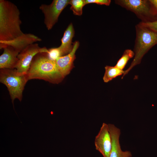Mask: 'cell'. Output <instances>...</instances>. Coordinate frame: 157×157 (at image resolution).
Here are the masks:
<instances>
[{
    "label": "cell",
    "instance_id": "cell-1",
    "mask_svg": "<svg viewBox=\"0 0 157 157\" xmlns=\"http://www.w3.org/2000/svg\"><path fill=\"white\" fill-rule=\"evenodd\" d=\"M20 12L14 3L0 0V41L13 40L23 34Z\"/></svg>",
    "mask_w": 157,
    "mask_h": 157
},
{
    "label": "cell",
    "instance_id": "cell-2",
    "mask_svg": "<svg viewBox=\"0 0 157 157\" xmlns=\"http://www.w3.org/2000/svg\"><path fill=\"white\" fill-rule=\"evenodd\" d=\"M26 75L28 80L41 79L54 84L64 78L55 61L50 60L46 52L38 53L34 57Z\"/></svg>",
    "mask_w": 157,
    "mask_h": 157
},
{
    "label": "cell",
    "instance_id": "cell-3",
    "mask_svg": "<svg viewBox=\"0 0 157 157\" xmlns=\"http://www.w3.org/2000/svg\"><path fill=\"white\" fill-rule=\"evenodd\" d=\"M136 37L133 51L134 58L129 68L124 71V77L136 65L139 64L145 54L157 44V32L142 25L139 23L135 26Z\"/></svg>",
    "mask_w": 157,
    "mask_h": 157
},
{
    "label": "cell",
    "instance_id": "cell-4",
    "mask_svg": "<svg viewBox=\"0 0 157 157\" xmlns=\"http://www.w3.org/2000/svg\"><path fill=\"white\" fill-rule=\"evenodd\" d=\"M28 79L26 74L18 72L15 69H0V82L7 87L13 105L15 99L21 102L25 86Z\"/></svg>",
    "mask_w": 157,
    "mask_h": 157
},
{
    "label": "cell",
    "instance_id": "cell-5",
    "mask_svg": "<svg viewBox=\"0 0 157 157\" xmlns=\"http://www.w3.org/2000/svg\"><path fill=\"white\" fill-rule=\"evenodd\" d=\"M116 4L134 13L143 22L157 20V12L150 0H117Z\"/></svg>",
    "mask_w": 157,
    "mask_h": 157
},
{
    "label": "cell",
    "instance_id": "cell-6",
    "mask_svg": "<svg viewBox=\"0 0 157 157\" xmlns=\"http://www.w3.org/2000/svg\"><path fill=\"white\" fill-rule=\"evenodd\" d=\"M69 1L53 0L49 5L43 4L40 6L39 9L44 15V23L48 30H51L57 22L60 14Z\"/></svg>",
    "mask_w": 157,
    "mask_h": 157
},
{
    "label": "cell",
    "instance_id": "cell-7",
    "mask_svg": "<svg viewBox=\"0 0 157 157\" xmlns=\"http://www.w3.org/2000/svg\"><path fill=\"white\" fill-rule=\"evenodd\" d=\"M48 50L46 47L41 48L36 43L28 45L18 55V61L15 69L18 72L26 74L34 57L39 53H47Z\"/></svg>",
    "mask_w": 157,
    "mask_h": 157
},
{
    "label": "cell",
    "instance_id": "cell-8",
    "mask_svg": "<svg viewBox=\"0 0 157 157\" xmlns=\"http://www.w3.org/2000/svg\"><path fill=\"white\" fill-rule=\"evenodd\" d=\"M94 143L96 150L103 157H109L112 149V142L108 124L103 123L95 137Z\"/></svg>",
    "mask_w": 157,
    "mask_h": 157
},
{
    "label": "cell",
    "instance_id": "cell-9",
    "mask_svg": "<svg viewBox=\"0 0 157 157\" xmlns=\"http://www.w3.org/2000/svg\"><path fill=\"white\" fill-rule=\"evenodd\" d=\"M41 41V38L33 34L24 33L11 40L0 41V49H2L6 46H10L19 53L28 45Z\"/></svg>",
    "mask_w": 157,
    "mask_h": 157
},
{
    "label": "cell",
    "instance_id": "cell-10",
    "mask_svg": "<svg viewBox=\"0 0 157 157\" xmlns=\"http://www.w3.org/2000/svg\"><path fill=\"white\" fill-rule=\"evenodd\" d=\"M108 125L112 142L109 157H131L132 155L130 151H123L121 149L119 142L120 129L113 124H109Z\"/></svg>",
    "mask_w": 157,
    "mask_h": 157
},
{
    "label": "cell",
    "instance_id": "cell-11",
    "mask_svg": "<svg viewBox=\"0 0 157 157\" xmlns=\"http://www.w3.org/2000/svg\"><path fill=\"white\" fill-rule=\"evenodd\" d=\"M79 46L78 42L75 41L72 50L69 53L59 57L55 61L58 69L64 77L69 73L73 67V62L76 58L75 52Z\"/></svg>",
    "mask_w": 157,
    "mask_h": 157
},
{
    "label": "cell",
    "instance_id": "cell-12",
    "mask_svg": "<svg viewBox=\"0 0 157 157\" xmlns=\"http://www.w3.org/2000/svg\"><path fill=\"white\" fill-rule=\"evenodd\" d=\"M3 51L0 56V69H15L19 53L10 46L4 47Z\"/></svg>",
    "mask_w": 157,
    "mask_h": 157
},
{
    "label": "cell",
    "instance_id": "cell-13",
    "mask_svg": "<svg viewBox=\"0 0 157 157\" xmlns=\"http://www.w3.org/2000/svg\"><path fill=\"white\" fill-rule=\"evenodd\" d=\"M74 34V31L72 24H70L65 31L61 39V44L58 47L62 56L69 53L72 50V39Z\"/></svg>",
    "mask_w": 157,
    "mask_h": 157
},
{
    "label": "cell",
    "instance_id": "cell-14",
    "mask_svg": "<svg viewBox=\"0 0 157 157\" xmlns=\"http://www.w3.org/2000/svg\"><path fill=\"white\" fill-rule=\"evenodd\" d=\"M105 68V71L103 80L105 83H108L116 77L123 75L124 72V71L119 69L115 66L107 65Z\"/></svg>",
    "mask_w": 157,
    "mask_h": 157
},
{
    "label": "cell",
    "instance_id": "cell-15",
    "mask_svg": "<svg viewBox=\"0 0 157 157\" xmlns=\"http://www.w3.org/2000/svg\"><path fill=\"white\" fill-rule=\"evenodd\" d=\"M135 56V53L131 49L125 50L121 58L117 61L115 66L123 70L124 69L129 60Z\"/></svg>",
    "mask_w": 157,
    "mask_h": 157
},
{
    "label": "cell",
    "instance_id": "cell-16",
    "mask_svg": "<svg viewBox=\"0 0 157 157\" xmlns=\"http://www.w3.org/2000/svg\"><path fill=\"white\" fill-rule=\"evenodd\" d=\"M69 4L71 5L70 9L74 15L78 16L82 15L83 8L85 5V0H70Z\"/></svg>",
    "mask_w": 157,
    "mask_h": 157
},
{
    "label": "cell",
    "instance_id": "cell-17",
    "mask_svg": "<svg viewBox=\"0 0 157 157\" xmlns=\"http://www.w3.org/2000/svg\"><path fill=\"white\" fill-rule=\"evenodd\" d=\"M48 57L51 60L55 61L62 55L58 47L52 48L48 49L47 53Z\"/></svg>",
    "mask_w": 157,
    "mask_h": 157
},
{
    "label": "cell",
    "instance_id": "cell-18",
    "mask_svg": "<svg viewBox=\"0 0 157 157\" xmlns=\"http://www.w3.org/2000/svg\"><path fill=\"white\" fill-rule=\"evenodd\" d=\"M142 25L157 32V20L150 22H139Z\"/></svg>",
    "mask_w": 157,
    "mask_h": 157
},
{
    "label": "cell",
    "instance_id": "cell-19",
    "mask_svg": "<svg viewBox=\"0 0 157 157\" xmlns=\"http://www.w3.org/2000/svg\"><path fill=\"white\" fill-rule=\"evenodd\" d=\"M85 4L94 3L99 5L109 6L111 3L110 0H85Z\"/></svg>",
    "mask_w": 157,
    "mask_h": 157
},
{
    "label": "cell",
    "instance_id": "cell-20",
    "mask_svg": "<svg viewBox=\"0 0 157 157\" xmlns=\"http://www.w3.org/2000/svg\"><path fill=\"white\" fill-rule=\"evenodd\" d=\"M157 12V0H150Z\"/></svg>",
    "mask_w": 157,
    "mask_h": 157
}]
</instances>
